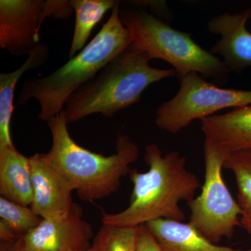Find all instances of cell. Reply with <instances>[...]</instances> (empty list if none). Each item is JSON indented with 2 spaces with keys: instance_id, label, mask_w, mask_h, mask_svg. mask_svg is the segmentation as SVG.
Returning a JSON list of instances; mask_svg holds the SVG:
<instances>
[{
  "instance_id": "obj_21",
  "label": "cell",
  "mask_w": 251,
  "mask_h": 251,
  "mask_svg": "<svg viewBox=\"0 0 251 251\" xmlns=\"http://www.w3.org/2000/svg\"><path fill=\"white\" fill-rule=\"evenodd\" d=\"M21 236L3 220H0V239L1 242H15L21 239Z\"/></svg>"
},
{
  "instance_id": "obj_6",
  "label": "cell",
  "mask_w": 251,
  "mask_h": 251,
  "mask_svg": "<svg viewBox=\"0 0 251 251\" xmlns=\"http://www.w3.org/2000/svg\"><path fill=\"white\" fill-rule=\"evenodd\" d=\"M229 155L204 140V181L201 192L187 202L191 210L189 224L206 239L218 244L230 240L236 227L241 226V208L231 194L223 176L222 169Z\"/></svg>"
},
{
  "instance_id": "obj_15",
  "label": "cell",
  "mask_w": 251,
  "mask_h": 251,
  "mask_svg": "<svg viewBox=\"0 0 251 251\" xmlns=\"http://www.w3.org/2000/svg\"><path fill=\"white\" fill-rule=\"evenodd\" d=\"M49 48L40 44L28 55L25 62L14 72L0 74V145L14 147L11 140V120L14 112V92L23 74L45 64Z\"/></svg>"
},
{
  "instance_id": "obj_7",
  "label": "cell",
  "mask_w": 251,
  "mask_h": 251,
  "mask_svg": "<svg viewBox=\"0 0 251 251\" xmlns=\"http://www.w3.org/2000/svg\"><path fill=\"white\" fill-rule=\"evenodd\" d=\"M179 82L176 95L156 112L157 126L168 133H179L195 120L212 116L223 109L251 105V90L221 88L196 72L188 73Z\"/></svg>"
},
{
  "instance_id": "obj_3",
  "label": "cell",
  "mask_w": 251,
  "mask_h": 251,
  "mask_svg": "<svg viewBox=\"0 0 251 251\" xmlns=\"http://www.w3.org/2000/svg\"><path fill=\"white\" fill-rule=\"evenodd\" d=\"M120 6L119 1L98 34L76 55L49 75L25 80L18 93V105L37 100L40 106L38 119L49 121L64 110L77 89L131 45L129 31L120 20Z\"/></svg>"
},
{
  "instance_id": "obj_9",
  "label": "cell",
  "mask_w": 251,
  "mask_h": 251,
  "mask_svg": "<svg viewBox=\"0 0 251 251\" xmlns=\"http://www.w3.org/2000/svg\"><path fill=\"white\" fill-rule=\"evenodd\" d=\"M94 237L92 226L82 218V207L74 202L65 215L42 219L21 238V244L29 251H77L89 249Z\"/></svg>"
},
{
  "instance_id": "obj_10",
  "label": "cell",
  "mask_w": 251,
  "mask_h": 251,
  "mask_svg": "<svg viewBox=\"0 0 251 251\" xmlns=\"http://www.w3.org/2000/svg\"><path fill=\"white\" fill-rule=\"evenodd\" d=\"M29 159L33 185L31 209L43 219L65 215L74 204L72 184L44 153H34Z\"/></svg>"
},
{
  "instance_id": "obj_5",
  "label": "cell",
  "mask_w": 251,
  "mask_h": 251,
  "mask_svg": "<svg viewBox=\"0 0 251 251\" xmlns=\"http://www.w3.org/2000/svg\"><path fill=\"white\" fill-rule=\"evenodd\" d=\"M120 18L129 31L132 44L153 59L173 66L179 80L190 72L225 85L229 73L222 59L198 45L191 33L175 29L143 8L120 6Z\"/></svg>"
},
{
  "instance_id": "obj_13",
  "label": "cell",
  "mask_w": 251,
  "mask_h": 251,
  "mask_svg": "<svg viewBox=\"0 0 251 251\" xmlns=\"http://www.w3.org/2000/svg\"><path fill=\"white\" fill-rule=\"evenodd\" d=\"M0 194L21 205L31 206L32 202L30 159L15 146L0 145Z\"/></svg>"
},
{
  "instance_id": "obj_17",
  "label": "cell",
  "mask_w": 251,
  "mask_h": 251,
  "mask_svg": "<svg viewBox=\"0 0 251 251\" xmlns=\"http://www.w3.org/2000/svg\"><path fill=\"white\" fill-rule=\"evenodd\" d=\"M234 175L237 202L241 208V227L251 235V150L230 153L224 165Z\"/></svg>"
},
{
  "instance_id": "obj_2",
  "label": "cell",
  "mask_w": 251,
  "mask_h": 251,
  "mask_svg": "<svg viewBox=\"0 0 251 251\" xmlns=\"http://www.w3.org/2000/svg\"><path fill=\"white\" fill-rule=\"evenodd\" d=\"M52 145L46 158L70 182L82 201L93 202L118 191L130 165L138 159L139 148L127 135L117 137L115 153L92 152L74 141L68 129L65 112L47 122Z\"/></svg>"
},
{
  "instance_id": "obj_11",
  "label": "cell",
  "mask_w": 251,
  "mask_h": 251,
  "mask_svg": "<svg viewBox=\"0 0 251 251\" xmlns=\"http://www.w3.org/2000/svg\"><path fill=\"white\" fill-rule=\"evenodd\" d=\"M251 18V8L236 14L224 13L208 23L209 32L221 36L210 52L221 55L230 72L251 67V32L247 28Z\"/></svg>"
},
{
  "instance_id": "obj_16",
  "label": "cell",
  "mask_w": 251,
  "mask_h": 251,
  "mask_svg": "<svg viewBox=\"0 0 251 251\" xmlns=\"http://www.w3.org/2000/svg\"><path fill=\"white\" fill-rule=\"evenodd\" d=\"M75 14V27L69 56L72 58L85 47L92 30L117 0H70Z\"/></svg>"
},
{
  "instance_id": "obj_19",
  "label": "cell",
  "mask_w": 251,
  "mask_h": 251,
  "mask_svg": "<svg viewBox=\"0 0 251 251\" xmlns=\"http://www.w3.org/2000/svg\"><path fill=\"white\" fill-rule=\"evenodd\" d=\"M0 217L21 237L36 228L43 219L36 215L31 208L11 202L1 196Z\"/></svg>"
},
{
  "instance_id": "obj_22",
  "label": "cell",
  "mask_w": 251,
  "mask_h": 251,
  "mask_svg": "<svg viewBox=\"0 0 251 251\" xmlns=\"http://www.w3.org/2000/svg\"><path fill=\"white\" fill-rule=\"evenodd\" d=\"M0 251H29L24 249L21 239L15 242H1Z\"/></svg>"
},
{
  "instance_id": "obj_8",
  "label": "cell",
  "mask_w": 251,
  "mask_h": 251,
  "mask_svg": "<svg viewBox=\"0 0 251 251\" xmlns=\"http://www.w3.org/2000/svg\"><path fill=\"white\" fill-rule=\"evenodd\" d=\"M52 18L50 0H0V46L13 56L29 55L40 44L41 28Z\"/></svg>"
},
{
  "instance_id": "obj_23",
  "label": "cell",
  "mask_w": 251,
  "mask_h": 251,
  "mask_svg": "<svg viewBox=\"0 0 251 251\" xmlns=\"http://www.w3.org/2000/svg\"><path fill=\"white\" fill-rule=\"evenodd\" d=\"M89 251V249H86V250H81V251Z\"/></svg>"
},
{
  "instance_id": "obj_12",
  "label": "cell",
  "mask_w": 251,
  "mask_h": 251,
  "mask_svg": "<svg viewBox=\"0 0 251 251\" xmlns=\"http://www.w3.org/2000/svg\"><path fill=\"white\" fill-rule=\"evenodd\" d=\"M201 129L205 140L228 155L251 150V105L203 119Z\"/></svg>"
},
{
  "instance_id": "obj_1",
  "label": "cell",
  "mask_w": 251,
  "mask_h": 251,
  "mask_svg": "<svg viewBox=\"0 0 251 251\" xmlns=\"http://www.w3.org/2000/svg\"><path fill=\"white\" fill-rule=\"evenodd\" d=\"M145 173L131 169L133 188L129 205L116 214H104L102 224L118 227H138L158 219L184 221L182 201H192L202 187L197 175L188 171L186 158L176 151L163 156L156 144L145 148Z\"/></svg>"
},
{
  "instance_id": "obj_20",
  "label": "cell",
  "mask_w": 251,
  "mask_h": 251,
  "mask_svg": "<svg viewBox=\"0 0 251 251\" xmlns=\"http://www.w3.org/2000/svg\"><path fill=\"white\" fill-rule=\"evenodd\" d=\"M137 251H161L159 244L146 225H142L139 227V238Z\"/></svg>"
},
{
  "instance_id": "obj_18",
  "label": "cell",
  "mask_w": 251,
  "mask_h": 251,
  "mask_svg": "<svg viewBox=\"0 0 251 251\" xmlns=\"http://www.w3.org/2000/svg\"><path fill=\"white\" fill-rule=\"evenodd\" d=\"M139 227L103 224L94 235L89 251H137Z\"/></svg>"
},
{
  "instance_id": "obj_4",
  "label": "cell",
  "mask_w": 251,
  "mask_h": 251,
  "mask_svg": "<svg viewBox=\"0 0 251 251\" xmlns=\"http://www.w3.org/2000/svg\"><path fill=\"white\" fill-rule=\"evenodd\" d=\"M151 59L131 44L69 97L64 109L68 125L94 114L114 117L139 103L144 91L151 84L176 76L174 69L151 67Z\"/></svg>"
},
{
  "instance_id": "obj_14",
  "label": "cell",
  "mask_w": 251,
  "mask_h": 251,
  "mask_svg": "<svg viewBox=\"0 0 251 251\" xmlns=\"http://www.w3.org/2000/svg\"><path fill=\"white\" fill-rule=\"evenodd\" d=\"M146 225L161 251H251L223 247L211 242L188 223L158 219Z\"/></svg>"
}]
</instances>
